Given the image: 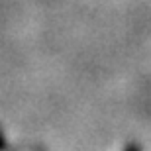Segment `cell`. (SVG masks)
<instances>
[{
  "mask_svg": "<svg viewBox=\"0 0 151 151\" xmlns=\"http://www.w3.org/2000/svg\"><path fill=\"white\" fill-rule=\"evenodd\" d=\"M126 151H141V149H139V145L132 143V145H128V147H126Z\"/></svg>",
  "mask_w": 151,
  "mask_h": 151,
  "instance_id": "6da1fadb",
  "label": "cell"
}]
</instances>
